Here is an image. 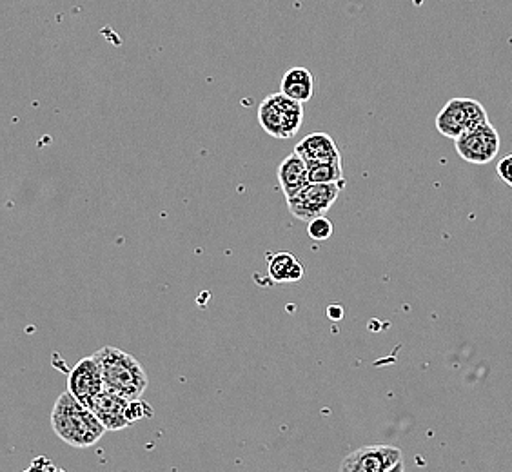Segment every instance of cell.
Returning <instances> with one entry per match:
<instances>
[{
  "instance_id": "52a82bcc",
  "label": "cell",
  "mask_w": 512,
  "mask_h": 472,
  "mask_svg": "<svg viewBox=\"0 0 512 472\" xmlns=\"http://www.w3.org/2000/svg\"><path fill=\"white\" fill-rule=\"evenodd\" d=\"M458 155L476 166L493 162L500 151V135L491 122L465 133L454 140Z\"/></svg>"
},
{
  "instance_id": "2e32d148",
  "label": "cell",
  "mask_w": 512,
  "mask_h": 472,
  "mask_svg": "<svg viewBox=\"0 0 512 472\" xmlns=\"http://www.w3.org/2000/svg\"><path fill=\"white\" fill-rule=\"evenodd\" d=\"M126 416H128L129 423H135L138 420H144V418H151L153 416V409H151V405L142 402L140 398L129 400Z\"/></svg>"
},
{
  "instance_id": "ac0fdd59",
  "label": "cell",
  "mask_w": 512,
  "mask_h": 472,
  "mask_svg": "<svg viewBox=\"0 0 512 472\" xmlns=\"http://www.w3.org/2000/svg\"><path fill=\"white\" fill-rule=\"evenodd\" d=\"M342 311H344V309H342L340 305H331V307L327 309V316H329L331 320H342V316H344Z\"/></svg>"
},
{
  "instance_id": "6da1fadb",
  "label": "cell",
  "mask_w": 512,
  "mask_h": 472,
  "mask_svg": "<svg viewBox=\"0 0 512 472\" xmlns=\"http://www.w3.org/2000/svg\"><path fill=\"white\" fill-rule=\"evenodd\" d=\"M51 427L62 442L77 449H88L95 445L108 431L97 414L69 391L60 394L53 405Z\"/></svg>"
},
{
  "instance_id": "8992f818",
  "label": "cell",
  "mask_w": 512,
  "mask_h": 472,
  "mask_svg": "<svg viewBox=\"0 0 512 472\" xmlns=\"http://www.w3.org/2000/svg\"><path fill=\"white\" fill-rule=\"evenodd\" d=\"M342 472H391L404 471V454L393 445L375 443L347 454L340 463Z\"/></svg>"
},
{
  "instance_id": "e0dca14e",
  "label": "cell",
  "mask_w": 512,
  "mask_h": 472,
  "mask_svg": "<svg viewBox=\"0 0 512 472\" xmlns=\"http://www.w3.org/2000/svg\"><path fill=\"white\" fill-rule=\"evenodd\" d=\"M496 173H498V177L502 178L507 186L512 187V155H507V157L502 158L498 162Z\"/></svg>"
},
{
  "instance_id": "4fadbf2b",
  "label": "cell",
  "mask_w": 512,
  "mask_h": 472,
  "mask_svg": "<svg viewBox=\"0 0 512 472\" xmlns=\"http://www.w3.org/2000/svg\"><path fill=\"white\" fill-rule=\"evenodd\" d=\"M306 275V267L302 266L293 253H276L269 258V276L278 284L300 282Z\"/></svg>"
},
{
  "instance_id": "30bf717a",
  "label": "cell",
  "mask_w": 512,
  "mask_h": 472,
  "mask_svg": "<svg viewBox=\"0 0 512 472\" xmlns=\"http://www.w3.org/2000/svg\"><path fill=\"white\" fill-rule=\"evenodd\" d=\"M278 184L286 198L295 197L298 191L309 184V166L296 151L284 158V162L278 166Z\"/></svg>"
},
{
  "instance_id": "7c38bea8",
  "label": "cell",
  "mask_w": 512,
  "mask_h": 472,
  "mask_svg": "<svg viewBox=\"0 0 512 472\" xmlns=\"http://www.w3.org/2000/svg\"><path fill=\"white\" fill-rule=\"evenodd\" d=\"M280 91L287 95L289 99L296 100L300 104H306V102L313 99L315 79H313L309 69L296 66V68L289 69L284 75L282 84H280Z\"/></svg>"
},
{
  "instance_id": "7a4b0ae2",
  "label": "cell",
  "mask_w": 512,
  "mask_h": 472,
  "mask_svg": "<svg viewBox=\"0 0 512 472\" xmlns=\"http://www.w3.org/2000/svg\"><path fill=\"white\" fill-rule=\"evenodd\" d=\"M93 354L97 356L102 369L104 389L120 394L128 400H137L148 389L146 369L133 354L113 345H106Z\"/></svg>"
},
{
  "instance_id": "8fae6325",
  "label": "cell",
  "mask_w": 512,
  "mask_h": 472,
  "mask_svg": "<svg viewBox=\"0 0 512 472\" xmlns=\"http://www.w3.org/2000/svg\"><path fill=\"white\" fill-rule=\"evenodd\" d=\"M296 153L306 160L307 164L311 162H325L333 158L342 157L340 149L336 146L335 138L329 133H311L306 138H302L295 148Z\"/></svg>"
},
{
  "instance_id": "3957f363",
  "label": "cell",
  "mask_w": 512,
  "mask_h": 472,
  "mask_svg": "<svg viewBox=\"0 0 512 472\" xmlns=\"http://www.w3.org/2000/svg\"><path fill=\"white\" fill-rule=\"evenodd\" d=\"M304 122V104L289 99L282 91L271 93L258 106V124L271 137H295Z\"/></svg>"
},
{
  "instance_id": "5bb4252c",
  "label": "cell",
  "mask_w": 512,
  "mask_h": 472,
  "mask_svg": "<svg viewBox=\"0 0 512 472\" xmlns=\"http://www.w3.org/2000/svg\"><path fill=\"white\" fill-rule=\"evenodd\" d=\"M307 166H309V184H335L344 180L342 157L325 160V162H311Z\"/></svg>"
},
{
  "instance_id": "ba28073f",
  "label": "cell",
  "mask_w": 512,
  "mask_h": 472,
  "mask_svg": "<svg viewBox=\"0 0 512 472\" xmlns=\"http://www.w3.org/2000/svg\"><path fill=\"white\" fill-rule=\"evenodd\" d=\"M68 391L86 405L104 391L102 369L95 354L86 356L79 364L73 365L68 374Z\"/></svg>"
},
{
  "instance_id": "277c9868",
  "label": "cell",
  "mask_w": 512,
  "mask_h": 472,
  "mask_svg": "<svg viewBox=\"0 0 512 472\" xmlns=\"http://www.w3.org/2000/svg\"><path fill=\"white\" fill-rule=\"evenodd\" d=\"M489 122L487 111L478 100L453 99L440 109L436 117V129L447 138L462 137Z\"/></svg>"
},
{
  "instance_id": "9a60e30c",
  "label": "cell",
  "mask_w": 512,
  "mask_h": 472,
  "mask_svg": "<svg viewBox=\"0 0 512 472\" xmlns=\"http://www.w3.org/2000/svg\"><path fill=\"white\" fill-rule=\"evenodd\" d=\"M335 226L329 218L316 217L307 222V235L311 236L316 242H325L333 236Z\"/></svg>"
},
{
  "instance_id": "5b68a950",
  "label": "cell",
  "mask_w": 512,
  "mask_h": 472,
  "mask_svg": "<svg viewBox=\"0 0 512 472\" xmlns=\"http://www.w3.org/2000/svg\"><path fill=\"white\" fill-rule=\"evenodd\" d=\"M344 186V180L335 184H307L295 197L287 198L289 213L302 222L324 217L325 213L335 206Z\"/></svg>"
},
{
  "instance_id": "9c48e42d",
  "label": "cell",
  "mask_w": 512,
  "mask_h": 472,
  "mask_svg": "<svg viewBox=\"0 0 512 472\" xmlns=\"http://www.w3.org/2000/svg\"><path fill=\"white\" fill-rule=\"evenodd\" d=\"M128 404V398L104 389L89 402L88 407L97 414V418L106 425L108 431H122L131 425L126 416Z\"/></svg>"
}]
</instances>
